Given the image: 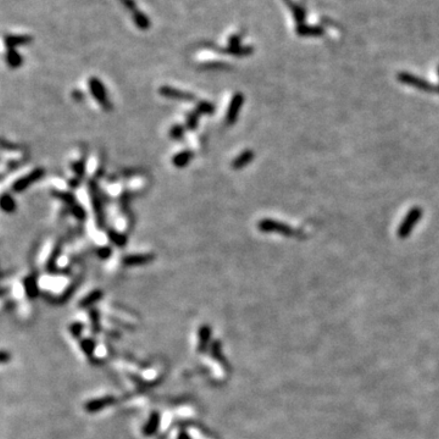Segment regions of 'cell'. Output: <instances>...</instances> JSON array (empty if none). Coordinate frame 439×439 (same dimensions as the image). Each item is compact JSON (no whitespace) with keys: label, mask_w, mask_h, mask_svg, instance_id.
<instances>
[{"label":"cell","mask_w":439,"mask_h":439,"mask_svg":"<svg viewBox=\"0 0 439 439\" xmlns=\"http://www.w3.org/2000/svg\"><path fill=\"white\" fill-rule=\"evenodd\" d=\"M24 291H26L27 297L31 298V299L38 297L39 288H38V283L34 276H29V277L26 278V281H24Z\"/></svg>","instance_id":"obj_16"},{"label":"cell","mask_w":439,"mask_h":439,"mask_svg":"<svg viewBox=\"0 0 439 439\" xmlns=\"http://www.w3.org/2000/svg\"><path fill=\"white\" fill-rule=\"evenodd\" d=\"M155 256L153 254H137V255H128L123 258V264L126 266H140L148 262L153 261Z\"/></svg>","instance_id":"obj_11"},{"label":"cell","mask_w":439,"mask_h":439,"mask_svg":"<svg viewBox=\"0 0 439 439\" xmlns=\"http://www.w3.org/2000/svg\"><path fill=\"white\" fill-rule=\"evenodd\" d=\"M92 199H93V205H94V210L96 214V220L100 227L104 226V212H103V206H101L100 198H99L98 192H96L94 184H92Z\"/></svg>","instance_id":"obj_15"},{"label":"cell","mask_w":439,"mask_h":439,"mask_svg":"<svg viewBox=\"0 0 439 439\" xmlns=\"http://www.w3.org/2000/svg\"><path fill=\"white\" fill-rule=\"evenodd\" d=\"M211 327L209 325H203L198 332V352L204 353L208 349L211 341Z\"/></svg>","instance_id":"obj_10"},{"label":"cell","mask_w":439,"mask_h":439,"mask_svg":"<svg viewBox=\"0 0 439 439\" xmlns=\"http://www.w3.org/2000/svg\"><path fill=\"white\" fill-rule=\"evenodd\" d=\"M197 123H198V115L197 114H190L189 117H188V121H187V126H188L190 129H195L197 128Z\"/></svg>","instance_id":"obj_32"},{"label":"cell","mask_w":439,"mask_h":439,"mask_svg":"<svg viewBox=\"0 0 439 439\" xmlns=\"http://www.w3.org/2000/svg\"><path fill=\"white\" fill-rule=\"evenodd\" d=\"M253 159H254L253 151L244 150L231 162V166L232 168H234V170H241V168H244L249 162H251V160Z\"/></svg>","instance_id":"obj_12"},{"label":"cell","mask_w":439,"mask_h":439,"mask_svg":"<svg viewBox=\"0 0 439 439\" xmlns=\"http://www.w3.org/2000/svg\"><path fill=\"white\" fill-rule=\"evenodd\" d=\"M101 298H103V292H101L100 289H96V291L92 292L90 294H88L87 297H84L83 299L81 300L79 306H81V308H88V306H90L92 304H94V303L98 302V300H100Z\"/></svg>","instance_id":"obj_19"},{"label":"cell","mask_w":439,"mask_h":439,"mask_svg":"<svg viewBox=\"0 0 439 439\" xmlns=\"http://www.w3.org/2000/svg\"><path fill=\"white\" fill-rule=\"evenodd\" d=\"M293 16H294V20L298 23V26H302V24H305V17H306V13L304 7L299 6L297 4H293V6L291 7Z\"/></svg>","instance_id":"obj_20"},{"label":"cell","mask_w":439,"mask_h":439,"mask_svg":"<svg viewBox=\"0 0 439 439\" xmlns=\"http://www.w3.org/2000/svg\"><path fill=\"white\" fill-rule=\"evenodd\" d=\"M90 319H92V322H93V331H94V333H98V331L100 330V324H99V314L96 313L95 310H92V313H90Z\"/></svg>","instance_id":"obj_31"},{"label":"cell","mask_w":439,"mask_h":439,"mask_svg":"<svg viewBox=\"0 0 439 439\" xmlns=\"http://www.w3.org/2000/svg\"><path fill=\"white\" fill-rule=\"evenodd\" d=\"M397 77H398V81L402 82L403 84L409 85V87H413V88H415V89L422 90V92L433 93L437 90V88H436L432 83L427 82L426 79L420 78V77L415 76V74H413V73L400 72V73H398Z\"/></svg>","instance_id":"obj_3"},{"label":"cell","mask_w":439,"mask_h":439,"mask_svg":"<svg viewBox=\"0 0 439 439\" xmlns=\"http://www.w3.org/2000/svg\"><path fill=\"white\" fill-rule=\"evenodd\" d=\"M68 328H70V333L73 338L82 339V333H83L84 330V325L82 322H73Z\"/></svg>","instance_id":"obj_26"},{"label":"cell","mask_w":439,"mask_h":439,"mask_svg":"<svg viewBox=\"0 0 439 439\" xmlns=\"http://www.w3.org/2000/svg\"><path fill=\"white\" fill-rule=\"evenodd\" d=\"M422 217V209L419 206H415L411 210H409L407 216L404 217V220L402 221L400 226L398 227L397 234L400 239H405L410 236V233L413 232L414 227L416 226V223L421 220Z\"/></svg>","instance_id":"obj_2"},{"label":"cell","mask_w":439,"mask_h":439,"mask_svg":"<svg viewBox=\"0 0 439 439\" xmlns=\"http://www.w3.org/2000/svg\"><path fill=\"white\" fill-rule=\"evenodd\" d=\"M159 93L162 96L168 99H173V100H179V101H194L195 96L190 94L188 92H183V90L176 89V88L167 87V85H162L159 89Z\"/></svg>","instance_id":"obj_7"},{"label":"cell","mask_w":439,"mask_h":439,"mask_svg":"<svg viewBox=\"0 0 439 439\" xmlns=\"http://www.w3.org/2000/svg\"><path fill=\"white\" fill-rule=\"evenodd\" d=\"M98 255L100 256L101 259H107L110 255H111V249H110V248H107V247L100 248V249L98 250Z\"/></svg>","instance_id":"obj_33"},{"label":"cell","mask_w":439,"mask_h":439,"mask_svg":"<svg viewBox=\"0 0 439 439\" xmlns=\"http://www.w3.org/2000/svg\"><path fill=\"white\" fill-rule=\"evenodd\" d=\"M43 176H44V168H35V170H33L31 173L26 175L24 177L17 179V181L13 183V190H15V192H23L24 189L28 188L31 184L34 183V182L39 181Z\"/></svg>","instance_id":"obj_5"},{"label":"cell","mask_w":439,"mask_h":439,"mask_svg":"<svg viewBox=\"0 0 439 439\" xmlns=\"http://www.w3.org/2000/svg\"><path fill=\"white\" fill-rule=\"evenodd\" d=\"M258 228L264 233H280L284 237H302V232L291 227L287 223L280 222L272 219H264L259 221Z\"/></svg>","instance_id":"obj_1"},{"label":"cell","mask_w":439,"mask_h":439,"mask_svg":"<svg viewBox=\"0 0 439 439\" xmlns=\"http://www.w3.org/2000/svg\"><path fill=\"white\" fill-rule=\"evenodd\" d=\"M192 157H193V154L190 153V151H188V150L181 151V153L176 154V155L172 157V164L178 168L186 167L187 165H188L190 162Z\"/></svg>","instance_id":"obj_17"},{"label":"cell","mask_w":439,"mask_h":439,"mask_svg":"<svg viewBox=\"0 0 439 439\" xmlns=\"http://www.w3.org/2000/svg\"><path fill=\"white\" fill-rule=\"evenodd\" d=\"M243 103H244V95L242 93H236L233 95V98H232L230 106H228L227 110V114H226V123L227 125H233L236 122Z\"/></svg>","instance_id":"obj_6"},{"label":"cell","mask_w":439,"mask_h":439,"mask_svg":"<svg viewBox=\"0 0 439 439\" xmlns=\"http://www.w3.org/2000/svg\"><path fill=\"white\" fill-rule=\"evenodd\" d=\"M9 356H10V355H7V353L4 350V352L1 353V361H2V363H6V361H7V358H9Z\"/></svg>","instance_id":"obj_37"},{"label":"cell","mask_w":439,"mask_h":439,"mask_svg":"<svg viewBox=\"0 0 439 439\" xmlns=\"http://www.w3.org/2000/svg\"><path fill=\"white\" fill-rule=\"evenodd\" d=\"M215 111V106L209 101H200L197 106V112L198 114H205L210 115Z\"/></svg>","instance_id":"obj_27"},{"label":"cell","mask_w":439,"mask_h":439,"mask_svg":"<svg viewBox=\"0 0 439 439\" xmlns=\"http://www.w3.org/2000/svg\"><path fill=\"white\" fill-rule=\"evenodd\" d=\"M438 74H439V67H438ZM438 92H439V89H438Z\"/></svg>","instance_id":"obj_39"},{"label":"cell","mask_w":439,"mask_h":439,"mask_svg":"<svg viewBox=\"0 0 439 439\" xmlns=\"http://www.w3.org/2000/svg\"><path fill=\"white\" fill-rule=\"evenodd\" d=\"M71 212H72L73 214V216L76 217V219H78V220H84L85 219V211H84V209L82 208L81 205H79V204H72V205H71Z\"/></svg>","instance_id":"obj_28"},{"label":"cell","mask_w":439,"mask_h":439,"mask_svg":"<svg viewBox=\"0 0 439 439\" xmlns=\"http://www.w3.org/2000/svg\"><path fill=\"white\" fill-rule=\"evenodd\" d=\"M6 45L9 46V50H13L17 45H21V44H26L28 42H31V38L28 37H13V35H10V37L6 38Z\"/></svg>","instance_id":"obj_22"},{"label":"cell","mask_w":439,"mask_h":439,"mask_svg":"<svg viewBox=\"0 0 439 439\" xmlns=\"http://www.w3.org/2000/svg\"><path fill=\"white\" fill-rule=\"evenodd\" d=\"M115 402L116 398L114 396H105L98 398V399H92L89 402H87L84 405V409L88 413H98V411H101L105 408L111 407Z\"/></svg>","instance_id":"obj_8"},{"label":"cell","mask_w":439,"mask_h":439,"mask_svg":"<svg viewBox=\"0 0 439 439\" xmlns=\"http://www.w3.org/2000/svg\"><path fill=\"white\" fill-rule=\"evenodd\" d=\"M324 33V28L319 26H308V24L297 26V34L300 37H319Z\"/></svg>","instance_id":"obj_13"},{"label":"cell","mask_w":439,"mask_h":439,"mask_svg":"<svg viewBox=\"0 0 439 439\" xmlns=\"http://www.w3.org/2000/svg\"><path fill=\"white\" fill-rule=\"evenodd\" d=\"M211 356L216 359L219 363L225 365V361H223V355H222V348H221L220 341H214V343L211 344Z\"/></svg>","instance_id":"obj_24"},{"label":"cell","mask_w":439,"mask_h":439,"mask_svg":"<svg viewBox=\"0 0 439 439\" xmlns=\"http://www.w3.org/2000/svg\"><path fill=\"white\" fill-rule=\"evenodd\" d=\"M73 170L76 171L77 175H78L79 177H81V176L84 173V164L82 161L81 162H76V164L73 165Z\"/></svg>","instance_id":"obj_34"},{"label":"cell","mask_w":439,"mask_h":439,"mask_svg":"<svg viewBox=\"0 0 439 439\" xmlns=\"http://www.w3.org/2000/svg\"><path fill=\"white\" fill-rule=\"evenodd\" d=\"M177 439H192V438H190L189 433L187 432V431L182 430V431H179V432H178Z\"/></svg>","instance_id":"obj_35"},{"label":"cell","mask_w":439,"mask_h":439,"mask_svg":"<svg viewBox=\"0 0 439 439\" xmlns=\"http://www.w3.org/2000/svg\"><path fill=\"white\" fill-rule=\"evenodd\" d=\"M6 61L11 67H17L22 63V56L15 50H9V54L6 56Z\"/></svg>","instance_id":"obj_25"},{"label":"cell","mask_w":439,"mask_h":439,"mask_svg":"<svg viewBox=\"0 0 439 439\" xmlns=\"http://www.w3.org/2000/svg\"><path fill=\"white\" fill-rule=\"evenodd\" d=\"M72 95H73V98H74V100H78V101H81V100H83V94H82L81 92H73L72 93Z\"/></svg>","instance_id":"obj_36"},{"label":"cell","mask_w":439,"mask_h":439,"mask_svg":"<svg viewBox=\"0 0 439 439\" xmlns=\"http://www.w3.org/2000/svg\"><path fill=\"white\" fill-rule=\"evenodd\" d=\"M121 1H122V4L125 5L126 7H128V9L136 6V5H134L133 2L131 1V0H121ZM132 12H133V18H134V22H136V24H138V26H139L140 28H143V29L148 28L149 27L148 17H145V16L143 15V13H140L138 10H132Z\"/></svg>","instance_id":"obj_14"},{"label":"cell","mask_w":439,"mask_h":439,"mask_svg":"<svg viewBox=\"0 0 439 439\" xmlns=\"http://www.w3.org/2000/svg\"><path fill=\"white\" fill-rule=\"evenodd\" d=\"M89 88H90V93H92V95L94 96L95 100L98 101V103L100 104L101 106H103L104 110L110 111L112 107V105H111V103H110L109 98H107L106 90H105L104 84L101 83V82L99 81L98 78L93 77V78L89 79Z\"/></svg>","instance_id":"obj_4"},{"label":"cell","mask_w":439,"mask_h":439,"mask_svg":"<svg viewBox=\"0 0 439 439\" xmlns=\"http://www.w3.org/2000/svg\"><path fill=\"white\" fill-rule=\"evenodd\" d=\"M1 209L5 212H13L16 210V201L9 194H4L1 197Z\"/></svg>","instance_id":"obj_23"},{"label":"cell","mask_w":439,"mask_h":439,"mask_svg":"<svg viewBox=\"0 0 439 439\" xmlns=\"http://www.w3.org/2000/svg\"><path fill=\"white\" fill-rule=\"evenodd\" d=\"M107 236H109V239L111 241V243H114L115 245H118V247H123L127 243V237L125 234L120 233V232L110 230L107 232Z\"/></svg>","instance_id":"obj_21"},{"label":"cell","mask_w":439,"mask_h":439,"mask_svg":"<svg viewBox=\"0 0 439 439\" xmlns=\"http://www.w3.org/2000/svg\"><path fill=\"white\" fill-rule=\"evenodd\" d=\"M54 195H55V197H56V198L61 199V200L65 201V203H67L68 205H72V204H74V198H73V195H72V194H70V193L54 192Z\"/></svg>","instance_id":"obj_30"},{"label":"cell","mask_w":439,"mask_h":439,"mask_svg":"<svg viewBox=\"0 0 439 439\" xmlns=\"http://www.w3.org/2000/svg\"><path fill=\"white\" fill-rule=\"evenodd\" d=\"M79 347H81L82 352L84 353L85 356L92 359L93 355L95 353V348H96V343L93 338L88 337V338H82L79 339Z\"/></svg>","instance_id":"obj_18"},{"label":"cell","mask_w":439,"mask_h":439,"mask_svg":"<svg viewBox=\"0 0 439 439\" xmlns=\"http://www.w3.org/2000/svg\"><path fill=\"white\" fill-rule=\"evenodd\" d=\"M183 134H184V127L179 125L173 126L170 131V136L172 139H181V138L183 137Z\"/></svg>","instance_id":"obj_29"},{"label":"cell","mask_w":439,"mask_h":439,"mask_svg":"<svg viewBox=\"0 0 439 439\" xmlns=\"http://www.w3.org/2000/svg\"><path fill=\"white\" fill-rule=\"evenodd\" d=\"M160 424H161V415H160V413H157V411H153V413L149 415L144 426H143L142 430L143 435L146 436V437H151V436H154L157 432V430H159Z\"/></svg>","instance_id":"obj_9"},{"label":"cell","mask_w":439,"mask_h":439,"mask_svg":"<svg viewBox=\"0 0 439 439\" xmlns=\"http://www.w3.org/2000/svg\"><path fill=\"white\" fill-rule=\"evenodd\" d=\"M284 1H286L287 4H288V6H289V7H292V6H293V2L291 1V0H284Z\"/></svg>","instance_id":"obj_38"}]
</instances>
